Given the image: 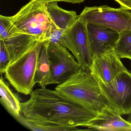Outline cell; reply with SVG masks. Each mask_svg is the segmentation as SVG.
Segmentation results:
<instances>
[{"mask_svg": "<svg viewBox=\"0 0 131 131\" xmlns=\"http://www.w3.org/2000/svg\"><path fill=\"white\" fill-rule=\"evenodd\" d=\"M21 103V113L27 121L52 127H85L98 113L67 98L57 91L37 89Z\"/></svg>", "mask_w": 131, "mask_h": 131, "instance_id": "cell-1", "label": "cell"}, {"mask_svg": "<svg viewBox=\"0 0 131 131\" xmlns=\"http://www.w3.org/2000/svg\"><path fill=\"white\" fill-rule=\"evenodd\" d=\"M7 33L4 41L10 60L20 53L48 41L51 20L47 4L30 0L12 16H6Z\"/></svg>", "mask_w": 131, "mask_h": 131, "instance_id": "cell-2", "label": "cell"}, {"mask_svg": "<svg viewBox=\"0 0 131 131\" xmlns=\"http://www.w3.org/2000/svg\"><path fill=\"white\" fill-rule=\"evenodd\" d=\"M55 90L64 96L99 113L108 105L99 83L89 72L82 69Z\"/></svg>", "mask_w": 131, "mask_h": 131, "instance_id": "cell-3", "label": "cell"}, {"mask_svg": "<svg viewBox=\"0 0 131 131\" xmlns=\"http://www.w3.org/2000/svg\"><path fill=\"white\" fill-rule=\"evenodd\" d=\"M43 43L13 57L5 71V78L20 93L30 95L33 91L37 61Z\"/></svg>", "mask_w": 131, "mask_h": 131, "instance_id": "cell-4", "label": "cell"}, {"mask_svg": "<svg viewBox=\"0 0 131 131\" xmlns=\"http://www.w3.org/2000/svg\"><path fill=\"white\" fill-rule=\"evenodd\" d=\"M78 18L86 23L103 25L119 33L131 31V10L121 7L119 8L106 5L86 7Z\"/></svg>", "mask_w": 131, "mask_h": 131, "instance_id": "cell-5", "label": "cell"}, {"mask_svg": "<svg viewBox=\"0 0 131 131\" xmlns=\"http://www.w3.org/2000/svg\"><path fill=\"white\" fill-rule=\"evenodd\" d=\"M60 44L71 52L82 69L89 72L93 58L90 49L86 23L78 18L64 31Z\"/></svg>", "mask_w": 131, "mask_h": 131, "instance_id": "cell-6", "label": "cell"}, {"mask_svg": "<svg viewBox=\"0 0 131 131\" xmlns=\"http://www.w3.org/2000/svg\"><path fill=\"white\" fill-rule=\"evenodd\" d=\"M108 105L121 115H128L131 111V73L122 72L106 84H99Z\"/></svg>", "mask_w": 131, "mask_h": 131, "instance_id": "cell-7", "label": "cell"}, {"mask_svg": "<svg viewBox=\"0 0 131 131\" xmlns=\"http://www.w3.org/2000/svg\"><path fill=\"white\" fill-rule=\"evenodd\" d=\"M68 50L60 44H53L49 42L47 52L53 84L64 82L81 69L74 56Z\"/></svg>", "mask_w": 131, "mask_h": 131, "instance_id": "cell-8", "label": "cell"}, {"mask_svg": "<svg viewBox=\"0 0 131 131\" xmlns=\"http://www.w3.org/2000/svg\"><path fill=\"white\" fill-rule=\"evenodd\" d=\"M114 49L96 57L89 72L99 84L111 82L122 72L127 70Z\"/></svg>", "mask_w": 131, "mask_h": 131, "instance_id": "cell-9", "label": "cell"}, {"mask_svg": "<svg viewBox=\"0 0 131 131\" xmlns=\"http://www.w3.org/2000/svg\"><path fill=\"white\" fill-rule=\"evenodd\" d=\"M89 45L93 59L114 49L118 40L119 33L100 24L86 23Z\"/></svg>", "mask_w": 131, "mask_h": 131, "instance_id": "cell-10", "label": "cell"}, {"mask_svg": "<svg viewBox=\"0 0 131 131\" xmlns=\"http://www.w3.org/2000/svg\"><path fill=\"white\" fill-rule=\"evenodd\" d=\"M119 113L107 106L98 113L85 125L90 130L105 131H131V123L123 118Z\"/></svg>", "mask_w": 131, "mask_h": 131, "instance_id": "cell-11", "label": "cell"}, {"mask_svg": "<svg viewBox=\"0 0 131 131\" xmlns=\"http://www.w3.org/2000/svg\"><path fill=\"white\" fill-rule=\"evenodd\" d=\"M47 9L52 23L63 31L70 28L78 18L76 12L62 9L57 2L47 4Z\"/></svg>", "mask_w": 131, "mask_h": 131, "instance_id": "cell-12", "label": "cell"}, {"mask_svg": "<svg viewBox=\"0 0 131 131\" xmlns=\"http://www.w3.org/2000/svg\"><path fill=\"white\" fill-rule=\"evenodd\" d=\"M49 41L43 43L37 61L34 82L42 88L53 84L52 75L48 57L47 47Z\"/></svg>", "mask_w": 131, "mask_h": 131, "instance_id": "cell-13", "label": "cell"}, {"mask_svg": "<svg viewBox=\"0 0 131 131\" xmlns=\"http://www.w3.org/2000/svg\"><path fill=\"white\" fill-rule=\"evenodd\" d=\"M1 102L6 110L16 119L18 120L22 116L20 100L19 96L12 91L9 84L3 78L0 80Z\"/></svg>", "mask_w": 131, "mask_h": 131, "instance_id": "cell-14", "label": "cell"}, {"mask_svg": "<svg viewBox=\"0 0 131 131\" xmlns=\"http://www.w3.org/2000/svg\"><path fill=\"white\" fill-rule=\"evenodd\" d=\"M114 50L120 59L131 60V31L119 32V37Z\"/></svg>", "mask_w": 131, "mask_h": 131, "instance_id": "cell-15", "label": "cell"}, {"mask_svg": "<svg viewBox=\"0 0 131 131\" xmlns=\"http://www.w3.org/2000/svg\"><path fill=\"white\" fill-rule=\"evenodd\" d=\"M10 62V57L4 41L0 40V73H4Z\"/></svg>", "mask_w": 131, "mask_h": 131, "instance_id": "cell-16", "label": "cell"}, {"mask_svg": "<svg viewBox=\"0 0 131 131\" xmlns=\"http://www.w3.org/2000/svg\"><path fill=\"white\" fill-rule=\"evenodd\" d=\"M64 31L56 27L52 23L49 42L53 44H60L61 37Z\"/></svg>", "mask_w": 131, "mask_h": 131, "instance_id": "cell-17", "label": "cell"}, {"mask_svg": "<svg viewBox=\"0 0 131 131\" xmlns=\"http://www.w3.org/2000/svg\"><path fill=\"white\" fill-rule=\"evenodd\" d=\"M40 3L47 4L49 3L55 2H63L73 4H80L83 3L85 0H34Z\"/></svg>", "mask_w": 131, "mask_h": 131, "instance_id": "cell-18", "label": "cell"}, {"mask_svg": "<svg viewBox=\"0 0 131 131\" xmlns=\"http://www.w3.org/2000/svg\"><path fill=\"white\" fill-rule=\"evenodd\" d=\"M119 4L121 7L131 10V0H115Z\"/></svg>", "mask_w": 131, "mask_h": 131, "instance_id": "cell-19", "label": "cell"}, {"mask_svg": "<svg viewBox=\"0 0 131 131\" xmlns=\"http://www.w3.org/2000/svg\"><path fill=\"white\" fill-rule=\"evenodd\" d=\"M128 115V116L127 120L128 122L131 123V111L130 113H129V114Z\"/></svg>", "mask_w": 131, "mask_h": 131, "instance_id": "cell-20", "label": "cell"}, {"mask_svg": "<svg viewBox=\"0 0 131 131\" xmlns=\"http://www.w3.org/2000/svg\"><path fill=\"white\" fill-rule=\"evenodd\" d=\"M130 73H131V72H130Z\"/></svg>", "mask_w": 131, "mask_h": 131, "instance_id": "cell-21", "label": "cell"}]
</instances>
